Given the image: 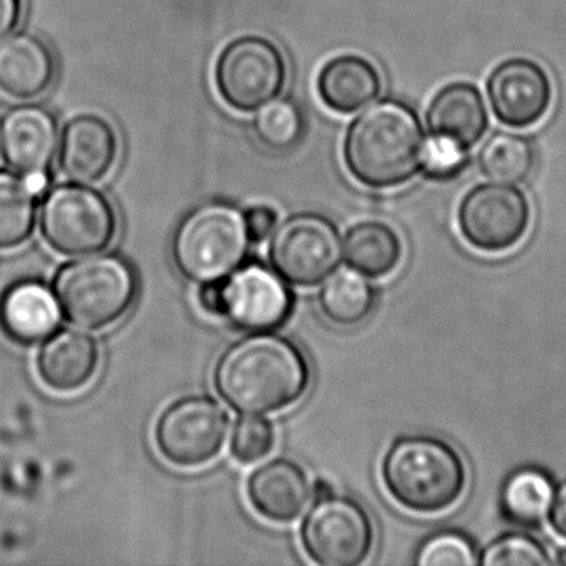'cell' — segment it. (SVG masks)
Masks as SVG:
<instances>
[{
	"label": "cell",
	"instance_id": "20",
	"mask_svg": "<svg viewBox=\"0 0 566 566\" xmlns=\"http://www.w3.org/2000/svg\"><path fill=\"white\" fill-rule=\"evenodd\" d=\"M426 120L430 135L449 138L470 150L489 128V112L476 85L452 82L433 95Z\"/></svg>",
	"mask_w": 566,
	"mask_h": 566
},
{
	"label": "cell",
	"instance_id": "35",
	"mask_svg": "<svg viewBox=\"0 0 566 566\" xmlns=\"http://www.w3.org/2000/svg\"><path fill=\"white\" fill-rule=\"evenodd\" d=\"M198 304L205 313L210 316L223 317V290H221V281L218 283L203 284L200 293H198Z\"/></svg>",
	"mask_w": 566,
	"mask_h": 566
},
{
	"label": "cell",
	"instance_id": "24",
	"mask_svg": "<svg viewBox=\"0 0 566 566\" xmlns=\"http://www.w3.org/2000/svg\"><path fill=\"white\" fill-rule=\"evenodd\" d=\"M555 483L538 467H522L510 473L500 493V506L510 522L522 526L539 525L552 509Z\"/></svg>",
	"mask_w": 566,
	"mask_h": 566
},
{
	"label": "cell",
	"instance_id": "5",
	"mask_svg": "<svg viewBox=\"0 0 566 566\" xmlns=\"http://www.w3.org/2000/svg\"><path fill=\"white\" fill-rule=\"evenodd\" d=\"M54 293L72 324L104 329L134 306L138 277L125 258L94 253L64 264L55 274Z\"/></svg>",
	"mask_w": 566,
	"mask_h": 566
},
{
	"label": "cell",
	"instance_id": "16",
	"mask_svg": "<svg viewBox=\"0 0 566 566\" xmlns=\"http://www.w3.org/2000/svg\"><path fill=\"white\" fill-rule=\"evenodd\" d=\"M57 74L54 52L29 32L0 41V92L14 101H34L52 87Z\"/></svg>",
	"mask_w": 566,
	"mask_h": 566
},
{
	"label": "cell",
	"instance_id": "7",
	"mask_svg": "<svg viewBox=\"0 0 566 566\" xmlns=\"http://www.w3.org/2000/svg\"><path fill=\"white\" fill-rule=\"evenodd\" d=\"M221 102L240 114L258 112L276 101L287 81L283 52L260 35H244L224 45L213 71Z\"/></svg>",
	"mask_w": 566,
	"mask_h": 566
},
{
	"label": "cell",
	"instance_id": "28",
	"mask_svg": "<svg viewBox=\"0 0 566 566\" xmlns=\"http://www.w3.org/2000/svg\"><path fill=\"white\" fill-rule=\"evenodd\" d=\"M479 563L483 566H545L552 558L533 536L506 533L480 553Z\"/></svg>",
	"mask_w": 566,
	"mask_h": 566
},
{
	"label": "cell",
	"instance_id": "9",
	"mask_svg": "<svg viewBox=\"0 0 566 566\" xmlns=\"http://www.w3.org/2000/svg\"><path fill=\"white\" fill-rule=\"evenodd\" d=\"M301 543L317 565H360L373 548V522L356 500L334 493L311 506L301 526Z\"/></svg>",
	"mask_w": 566,
	"mask_h": 566
},
{
	"label": "cell",
	"instance_id": "23",
	"mask_svg": "<svg viewBox=\"0 0 566 566\" xmlns=\"http://www.w3.org/2000/svg\"><path fill=\"white\" fill-rule=\"evenodd\" d=\"M41 191L31 178L0 170V250L21 247L34 233Z\"/></svg>",
	"mask_w": 566,
	"mask_h": 566
},
{
	"label": "cell",
	"instance_id": "32",
	"mask_svg": "<svg viewBox=\"0 0 566 566\" xmlns=\"http://www.w3.org/2000/svg\"><path fill=\"white\" fill-rule=\"evenodd\" d=\"M244 220H247L250 240L253 243H260V241L266 240L276 230L277 213L273 208L266 207V205H256V207H251L244 213Z\"/></svg>",
	"mask_w": 566,
	"mask_h": 566
},
{
	"label": "cell",
	"instance_id": "25",
	"mask_svg": "<svg viewBox=\"0 0 566 566\" xmlns=\"http://www.w3.org/2000/svg\"><path fill=\"white\" fill-rule=\"evenodd\" d=\"M376 303V291L367 276L354 268H337L324 280L319 291V307L324 316L337 326L363 323Z\"/></svg>",
	"mask_w": 566,
	"mask_h": 566
},
{
	"label": "cell",
	"instance_id": "26",
	"mask_svg": "<svg viewBox=\"0 0 566 566\" xmlns=\"http://www.w3.org/2000/svg\"><path fill=\"white\" fill-rule=\"evenodd\" d=\"M476 165L486 180L518 185L530 177L535 167V148L523 135L495 132L483 142Z\"/></svg>",
	"mask_w": 566,
	"mask_h": 566
},
{
	"label": "cell",
	"instance_id": "6",
	"mask_svg": "<svg viewBox=\"0 0 566 566\" xmlns=\"http://www.w3.org/2000/svg\"><path fill=\"white\" fill-rule=\"evenodd\" d=\"M117 228L114 205L91 185H57L42 203V237L65 256L101 253L114 241Z\"/></svg>",
	"mask_w": 566,
	"mask_h": 566
},
{
	"label": "cell",
	"instance_id": "13",
	"mask_svg": "<svg viewBox=\"0 0 566 566\" xmlns=\"http://www.w3.org/2000/svg\"><path fill=\"white\" fill-rule=\"evenodd\" d=\"M59 142L57 118L42 105H14L0 117V151L6 164L41 190L48 185Z\"/></svg>",
	"mask_w": 566,
	"mask_h": 566
},
{
	"label": "cell",
	"instance_id": "18",
	"mask_svg": "<svg viewBox=\"0 0 566 566\" xmlns=\"http://www.w3.org/2000/svg\"><path fill=\"white\" fill-rule=\"evenodd\" d=\"M97 340L77 329H62L45 339L39 350L38 374L44 386L59 394L84 389L98 370Z\"/></svg>",
	"mask_w": 566,
	"mask_h": 566
},
{
	"label": "cell",
	"instance_id": "30",
	"mask_svg": "<svg viewBox=\"0 0 566 566\" xmlns=\"http://www.w3.org/2000/svg\"><path fill=\"white\" fill-rule=\"evenodd\" d=\"M274 427L260 416L238 420L231 436V453L241 463H254L270 455L274 447Z\"/></svg>",
	"mask_w": 566,
	"mask_h": 566
},
{
	"label": "cell",
	"instance_id": "27",
	"mask_svg": "<svg viewBox=\"0 0 566 566\" xmlns=\"http://www.w3.org/2000/svg\"><path fill=\"white\" fill-rule=\"evenodd\" d=\"M253 130L261 145L273 151H286L300 144L304 115L291 101H273L258 111Z\"/></svg>",
	"mask_w": 566,
	"mask_h": 566
},
{
	"label": "cell",
	"instance_id": "22",
	"mask_svg": "<svg viewBox=\"0 0 566 566\" xmlns=\"http://www.w3.org/2000/svg\"><path fill=\"white\" fill-rule=\"evenodd\" d=\"M402 256L399 237L380 221L354 224L344 238V258L347 266L367 277H382L392 273Z\"/></svg>",
	"mask_w": 566,
	"mask_h": 566
},
{
	"label": "cell",
	"instance_id": "12",
	"mask_svg": "<svg viewBox=\"0 0 566 566\" xmlns=\"http://www.w3.org/2000/svg\"><path fill=\"white\" fill-rule=\"evenodd\" d=\"M221 290L223 317L251 333L276 329L293 311L294 297L286 281L261 263L238 268L221 281Z\"/></svg>",
	"mask_w": 566,
	"mask_h": 566
},
{
	"label": "cell",
	"instance_id": "34",
	"mask_svg": "<svg viewBox=\"0 0 566 566\" xmlns=\"http://www.w3.org/2000/svg\"><path fill=\"white\" fill-rule=\"evenodd\" d=\"M548 518L549 525L555 530L556 535L566 539V480H563L555 489Z\"/></svg>",
	"mask_w": 566,
	"mask_h": 566
},
{
	"label": "cell",
	"instance_id": "4",
	"mask_svg": "<svg viewBox=\"0 0 566 566\" xmlns=\"http://www.w3.org/2000/svg\"><path fill=\"white\" fill-rule=\"evenodd\" d=\"M250 241L243 211L228 201H210L180 221L171 256L191 283H218L243 264Z\"/></svg>",
	"mask_w": 566,
	"mask_h": 566
},
{
	"label": "cell",
	"instance_id": "8",
	"mask_svg": "<svg viewBox=\"0 0 566 566\" xmlns=\"http://www.w3.org/2000/svg\"><path fill=\"white\" fill-rule=\"evenodd\" d=\"M344 240L329 218L301 213L287 218L274 230L270 261L277 274L294 286L323 283L339 268Z\"/></svg>",
	"mask_w": 566,
	"mask_h": 566
},
{
	"label": "cell",
	"instance_id": "10",
	"mask_svg": "<svg viewBox=\"0 0 566 566\" xmlns=\"http://www.w3.org/2000/svg\"><path fill=\"white\" fill-rule=\"evenodd\" d=\"M227 410L208 396H190L171 403L155 426L158 452L171 465L201 467L227 442Z\"/></svg>",
	"mask_w": 566,
	"mask_h": 566
},
{
	"label": "cell",
	"instance_id": "1",
	"mask_svg": "<svg viewBox=\"0 0 566 566\" xmlns=\"http://www.w3.org/2000/svg\"><path fill=\"white\" fill-rule=\"evenodd\" d=\"M311 370L303 350L281 334L256 333L224 350L214 369L221 399L243 416L280 412L303 397Z\"/></svg>",
	"mask_w": 566,
	"mask_h": 566
},
{
	"label": "cell",
	"instance_id": "19",
	"mask_svg": "<svg viewBox=\"0 0 566 566\" xmlns=\"http://www.w3.org/2000/svg\"><path fill=\"white\" fill-rule=\"evenodd\" d=\"M59 323L61 304L42 281H19L0 297V327L14 343H41L57 331Z\"/></svg>",
	"mask_w": 566,
	"mask_h": 566
},
{
	"label": "cell",
	"instance_id": "11",
	"mask_svg": "<svg viewBox=\"0 0 566 566\" xmlns=\"http://www.w3.org/2000/svg\"><path fill=\"white\" fill-rule=\"evenodd\" d=\"M528 198L515 185L482 184L460 201L459 228L470 247L500 253L515 247L530 227Z\"/></svg>",
	"mask_w": 566,
	"mask_h": 566
},
{
	"label": "cell",
	"instance_id": "29",
	"mask_svg": "<svg viewBox=\"0 0 566 566\" xmlns=\"http://www.w3.org/2000/svg\"><path fill=\"white\" fill-rule=\"evenodd\" d=\"M417 566H472L479 563L470 538L459 532H439L417 549Z\"/></svg>",
	"mask_w": 566,
	"mask_h": 566
},
{
	"label": "cell",
	"instance_id": "2",
	"mask_svg": "<svg viewBox=\"0 0 566 566\" xmlns=\"http://www.w3.org/2000/svg\"><path fill=\"white\" fill-rule=\"evenodd\" d=\"M426 140L422 122L409 104L382 98L367 105L347 128L344 164L364 187H400L419 174Z\"/></svg>",
	"mask_w": 566,
	"mask_h": 566
},
{
	"label": "cell",
	"instance_id": "36",
	"mask_svg": "<svg viewBox=\"0 0 566 566\" xmlns=\"http://www.w3.org/2000/svg\"><path fill=\"white\" fill-rule=\"evenodd\" d=\"M333 485L327 480L319 479L313 483V496L316 500L326 499V496L334 495Z\"/></svg>",
	"mask_w": 566,
	"mask_h": 566
},
{
	"label": "cell",
	"instance_id": "37",
	"mask_svg": "<svg viewBox=\"0 0 566 566\" xmlns=\"http://www.w3.org/2000/svg\"><path fill=\"white\" fill-rule=\"evenodd\" d=\"M555 563H556V565L566 566V549H562V552L558 553V556H556Z\"/></svg>",
	"mask_w": 566,
	"mask_h": 566
},
{
	"label": "cell",
	"instance_id": "31",
	"mask_svg": "<svg viewBox=\"0 0 566 566\" xmlns=\"http://www.w3.org/2000/svg\"><path fill=\"white\" fill-rule=\"evenodd\" d=\"M469 150L449 138L430 135L423 147L420 171L432 180H450L465 170Z\"/></svg>",
	"mask_w": 566,
	"mask_h": 566
},
{
	"label": "cell",
	"instance_id": "3",
	"mask_svg": "<svg viewBox=\"0 0 566 566\" xmlns=\"http://www.w3.org/2000/svg\"><path fill=\"white\" fill-rule=\"evenodd\" d=\"M382 480L387 492L406 509L419 513L442 512L462 495L465 465L443 440L406 436L387 450Z\"/></svg>",
	"mask_w": 566,
	"mask_h": 566
},
{
	"label": "cell",
	"instance_id": "33",
	"mask_svg": "<svg viewBox=\"0 0 566 566\" xmlns=\"http://www.w3.org/2000/svg\"><path fill=\"white\" fill-rule=\"evenodd\" d=\"M24 2L22 0H0V41L14 34L21 24Z\"/></svg>",
	"mask_w": 566,
	"mask_h": 566
},
{
	"label": "cell",
	"instance_id": "14",
	"mask_svg": "<svg viewBox=\"0 0 566 566\" xmlns=\"http://www.w3.org/2000/svg\"><path fill=\"white\" fill-rule=\"evenodd\" d=\"M486 98L500 124L512 128L533 127L552 107V78L532 59L500 62L486 78Z\"/></svg>",
	"mask_w": 566,
	"mask_h": 566
},
{
	"label": "cell",
	"instance_id": "17",
	"mask_svg": "<svg viewBox=\"0 0 566 566\" xmlns=\"http://www.w3.org/2000/svg\"><path fill=\"white\" fill-rule=\"evenodd\" d=\"M248 499L264 518L287 523L303 515L313 496L306 472L293 460L276 459L251 473Z\"/></svg>",
	"mask_w": 566,
	"mask_h": 566
},
{
	"label": "cell",
	"instance_id": "21",
	"mask_svg": "<svg viewBox=\"0 0 566 566\" xmlns=\"http://www.w3.org/2000/svg\"><path fill=\"white\" fill-rule=\"evenodd\" d=\"M382 78L373 62L360 55L331 59L316 78L317 97L334 114L350 115L377 101Z\"/></svg>",
	"mask_w": 566,
	"mask_h": 566
},
{
	"label": "cell",
	"instance_id": "15",
	"mask_svg": "<svg viewBox=\"0 0 566 566\" xmlns=\"http://www.w3.org/2000/svg\"><path fill=\"white\" fill-rule=\"evenodd\" d=\"M57 154L59 168L67 180L94 185L114 170L120 140L107 118L82 114L65 124Z\"/></svg>",
	"mask_w": 566,
	"mask_h": 566
}]
</instances>
